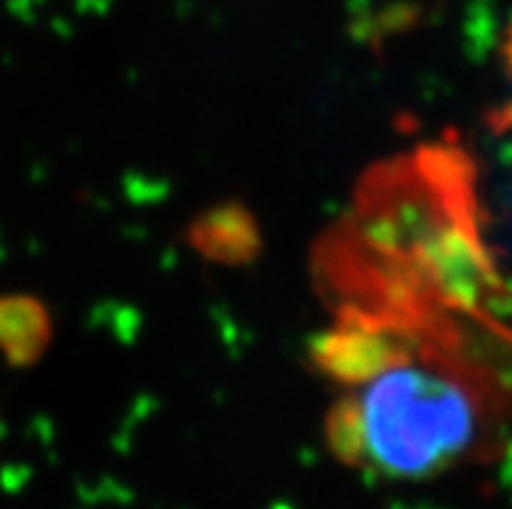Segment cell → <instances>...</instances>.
<instances>
[{"mask_svg":"<svg viewBox=\"0 0 512 509\" xmlns=\"http://www.w3.org/2000/svg\"><path fill=\"white\" fill-rule=\"evenodd\" d=\"M458 346L427 323L409 361L346 390L325 416L333 458L383 481H429L512 447L510 390L492 387Z\"/></svg>","mask_w":512,"mask_h":509,"instance_id":"obj_1","label":"cell"},{"mask_svg":"<svg viewBox=\"0 0 512 509\" xmlns=\"http://www.w3.org/2000/svg\"><path fill=\"white\" fill-rule=\"evenodd\" d=\"M419 346V325L341 307L338 320L310 346L312 367L344 390H359L409 361Z\"/></svg>","mask_w":512,"mask_h":509,"instance_id":"obj_2","label":"cell"},{"mask_svg":"<svg viewBox=\"0 0 512 509\" xmlns=\"http://www.w3.org/2000/svg\"><path fill=\"white\" fill-rule=\"evenodd\" d=\"M188 242L203 260L216 265H247L263 250L258 219L237 200L203 211L190 224Z\"/></svg>","mask_w":512,"mask_h":509,"instance_id":"obj_3","label":"cell"},{"mask_svg":"<svg viewBox=\"0 0 512 509\" xmlns=\"http://www.w3.org/2000/svg\"><path fill=\"white\" fill-rule=\"evenodd\" d=\"M52 336L45 307L32 299L0 304V343L11 348L16 359H37Z\"/></svg>","mask_w":512,"mask_h":509,"instance_id":"obj_4","label":"cell"},{"mask_svg":"<svg viewBox=\"0 0 512 509\" xmlns=\"http://www.w3.org/2000/svg\"><path fill=\"white\" fill-rule=\"evenodd\" d=\"M487 123L497 136H512V99L489 112Z\"/></svg>","mask_w":512,"mask_h":509,"instance_id":"obj_5","label":"cell"},{"mask_svg":"<svg viewBox=\"0 0 512 509\" xmlns=\"http://www.w3.org/2000/svg\"><path fill=\"white\" fill-rule=\"evenodd\" d=\"M500 52H502V63H505V71L510 73V78H512V26L505 32Z\"/></svg>","mask_w":512,"mask_h":509,"instance_id":"obj_6","label":"cell"}]
</instances>
